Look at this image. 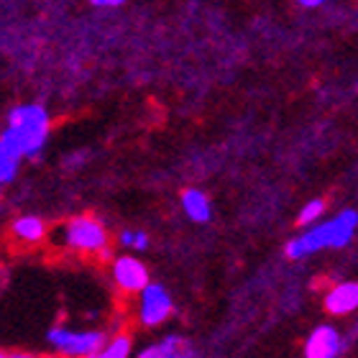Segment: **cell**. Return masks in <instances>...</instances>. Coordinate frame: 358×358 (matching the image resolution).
Segmentation results:
<instances>
[{"instance_id": "obj_8", "label": "cell", "mask_w": 358, "mask_h": 358, "mask_svg": "<svg viewBox=\"0 0 358 358\" xmlns=\"http://www.w3.org/2000/svg\"><path fill=\"white\" fill-rule=\"evenodd\" d=\"M23 157L26 154H23L21 143L15 141V136L10 131H3L0 136V182H10L15 177Z\"/></svg>"}, {"instance_id": "obj_5", "label": "cell", "mask_w": 358, "mask_h": 358, "mask_svg": "<svg viewBox=\"0 0 358 358\" xmlns=\"http://www.w3.org/2000/svg\"><path fill=\"white\" fill-rule=\"evenodd\" d=\"M172 315V299L159 284H146L141 297V320L143 325H159Z\"/></svg>"}, {"instance_id": "obj_6", "label": "cell", "mask_w": 358, "mask_h": 358, "mask_svg": "<svg viewBox=\"0 0 358 358\" xmlns=\"http://www.w3.org/2000/svg\"><path fill=\"white\" fill-rule=\"evenodd\" d=\"M113 276L126 292H143L149 284V271L134 256H120L118 262L113 264Z\"/></svg>"}, {"instance_id": "obj_15", "label": "cell", "mask_w": 358, "mask_h": 358, "mask_svg": "<svg viewBox=\"0 0 358 358\" xmlns=\"http://www.w3.org/2000/svg\"><path fill=\"white\" fill-rule=\"evenodd\" d=\"M120 243L128 248H136V251H143L149 246V236L141 231H123L120 233Z\"/></svg>"}, {"instance_id": "obj_1", "label": "cell", "mask_w": 358, "mask_h": 358, "mask_svg": "<svg viewBox=\"0 0 358 358\" xmlns=\"http://www.w3.org/2000/svg\"><path fill=\"white\" fill-rule=\"evenodd\" d=\"M356 228H358V213L356 210H343L333 220L313 225L299 238L289 241L287 243V256L289 259H302V256L322 251V248H343L353 238Z\"/></svg>"}, {"instance_id": "obj_14", "label": "cell", "mask_w": 358, "mask_h": 358, "mask_svg": "<svg viewBox=\"0 0 358 358\" xmlns=\"http://www.w3.org/2000/svg\"><path fill=\"white\" fill-rule=\"evenodd\" d=\"M325 213V202L322 200H310L305 208L299 210V225H313L315 220H320Z\"/></svg>"}, {"instance_id": "obj_10", "label": "cell", "mask_w": 358, "mask_h": 358, "mask_svg": "<svg viewBox=\"0 0 358 358\" xmlns=\"http://www.w3.org/2000/svg\"><path fill=\"white\" fill-rule=\"evenodd\" d=\"M138 358H192V351L182 338H166L162 343L146 348Z\"/></svg>"}, {"instance_id": "obj_4", "label": "cell", "mask_w": 358, "mask_h": 358, "mask_svg": "<svg viewBox=\"0 0 358 358\" xmlns=\"http://www.w3.org/2000/svg\"><path fill=\"white\" fill-rule=\"evenodd\" d=\"M49 343L67 356H95L103 348L105 338L100 333H72V330L54 328L49 333Z\"/></svg>"}, {"instance_id": "obj_18", "label": "cell", "mask_w": 358, "mask_h": 358, "mask_svg": "<svg viewBox=\"0 0 358 358\" xmlns=\"http://www.w3.org/2000/svg\"><path fill=\"white\" fill-rule=\"evenodd\" d=\"M3 358H36V356H29V353H6Z\"/></svg>"}, {"instance_id": "obj_7", "label": "cell", "mask_w": 358, "mask_h": 358, "mask_svg": "<svg viewBox=\"0 0 358 358\" xmlns=\"http://www.w3.org/2000/svg\"><path fill=\"white\" fill-rule=\"evenodd\" d=\"M338 351H341V336L330 325L315 328L313 336L307 338V345H305L307 358H336Z\"/></svg>"}, {"instance_id": "obj_9", "label": "cell", "mask_w": 358, "mask_h": 358, "mask_svg": "<svg viewBox=\"0 0 358 358\" xmlns=\"http://www.w3.org/2000/svg\"><path fill=\"white\" fill-rule=\"evenodd\" d=\"M325 307L330 315H351L358 310V284L343 282L333 287L325 297Z\"/></svg>"}, {"instance_id": "obj_12", "label": "cell", "mask_w": 358, "mask_h": 358, "mask_svg": "<svg viewBox=\"0 0 358 358\" xmlns=\"http://www.w3.org/2000/svg\"><path fill=\"white\" fill-rule=\"evenodd\" d=\"M182 208H185L187 217H192L194 223H205L210 217V200L200 189H185V194H182Z\"/></svg>"}, {"instance_id": "obj_3", "label": "cell", "mask_w": 358, "mask_h": 358, "mask_svg": "<svg viewBox=\"0 0 358 358\" xmlns=\"http://www.w3.org/2000/svg\"><path fill=\"white\" fill-rule=\"evenodd\" d=\"M64 241L77 251H103L108 243V233H105L103 223L90 215L72 217L64 228Z\"/></svg>"}, {"instance_id": "obj_16", "label": "cell", "mask_w": 358, "mask_h": 358, "mask_svg": "<svg viewBox=\"0 0 358 358\" xmlns=\"http://www.w3.org/2000/svg\"><path fill=\"white\" fill-rule=\"evenodd\" d=\"M90 3L97 8H115V6H123L126 0H90Z\"/></svg>"}, {"instance_id": "obj_17", "label": "cell", "mask_w": 358, "mask_h": 358, "mask_svg": "<svg viewBox=\"0 0 358 358\" xmlns=\"http://www.w3.org/2000/svg\"><path fill=\"white\" fill-rule=\"evenodd\" d=\"M297 3L302 8H320V6H325L328 0H297Z\"/></svg>"}, {"instance_id": "obj_11", "label": "cell", "mask_w": 358, "mask_h": 358, "mask_svg": "<svg viewBox=\"0 0 358 358\" xmlns=\"http://www.w3.org/2000/svg\"><path fill=\"white\" fill-rule=\"evenodd\" d=\"M10 231H13L15 238H21L26 241V243H36V241L44 238V220L36 215H21V217H15L13 225H10Z\"/></svg>"}, {"instance_id": "obj_13", "label": "cell", "mask_w": 358, "mask_h": 358, "mask_svg": "<svg viewBox=\"0 0 358 358\" xmlns=\"http://www.w3.org/2000/svg\"><path fill=\"white\" fill-rule=\"evenodd\" d=\"M128 353H131V341L128 338H115L110 343H105L92 358H128Z\"/></svg>"}, {"instance_id": "obj_2", "label": "cell", "mask_w": 358, "mask_h": 358, "mask_svg": "<svg viewBox=\"0 0 358 358\" xmlns=\"http://www.w3.org/2000/svg\"><path fill=\"white\" fill-rule=\"evenodd\" d=\"M15 136V141L21 143L26 157H36L44 149L46 136H49V113L36 103L15 105L8 113V128Z\"/></svg>"}]
</instances>
